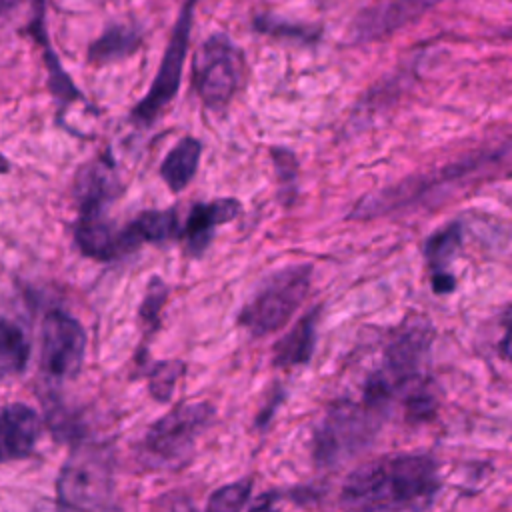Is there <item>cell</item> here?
<instances>
[{
	"mask_svg": "<svg viewBox=\"0 0 512 512\" xmlns=\"http://www.w3.org/2000/svg\"><path fill=\"white\" fill-rule=\"evenodd\" d=\"M438 490L440 474L432 456L394 454L348 474L340 490V504L362 510L428 508Z\"/></svg>",
	"mask_w": 512,
	"mask_h": 512,
	"instance_id": "obj_1",
	"label": "cell"
},
{
	"mask_svg": "<svg viewBox=\"0 0 512 512\" xmlns=\"http://www.w3.org/2000/svg\"><path fill=\"white\" fill-rule=\"evenodd\" d=\"M212 418L214 408L210 402H180L146 430L138 446L142 464L160 470L186 464Z\"/></svg>",
	"mask_w": 512,
	"mask_h": 512,
	"instance_id": "obj_2",
	"label": "cell"
},
{
	"mask_svg": "<svg viewBox=\"0 0 512 512\" xmlns=\"http://www.w3.org/2000/svg\"><path fill=\"white\" fill-rule=\"evenodd\" d=\"M382 414L366 402L336 400L324 412L312 436V452L318 466H338L372 444Z\"/></svg>",
	"mask_w": 512,
	"mask_h": 512,
	"instance_id": "obj_3",
	"label": "cell"
},
{
	"mask_svg": "<svg viewBox=\"0 0 512 512\" xmlns=\"http://www.w3.org/2000/svg\"><path fill=\"white\" fill-rule=\"evenodd\" d=\"M114 492V450L104 444H78L70 450L56 480V502L64 508H108Z\"/></svg>",
	"mask_w": 512,
	"mask_h": 512,
	"instance_id": "obj_4",
	"label": "cell"
},
{
	"mask_svg": "<svg viewBox=\"0 0 512 512\" xmlns=\"http://www.w3.org/2000/svg\"><path fill=\"white\" fill-rule=\"evenodd\" d=\"M310 282L312 264H292L274 272L238 312V326L258 338L280 330L302 306Z\"/></svg>",
	"mask_w": 512,
	"mask_h": 512,
	"instance_id": "obj_5",
	"label": "cell"
},
{
	"mask_svg": "<svg viewBox=\"0 0 512 512\" xmlns=\"http://www.w3.org/2000/svg\"><path fill=\"white\" fill-rule=\"evenodd\" d=\"M242 76V50L226 34L208 36L196 50L192 62V86L208 110L224 112L236 96Z\"/></svg>",
	"mask_w": 512,
	"mask_h": 512,
	"instance_id": "obj_6",
	"label": "cell"
},
{
	"mask_svg": "<svg viewBox=\"0 0 512 512\" xmlns=\"http://www.w3.org/2000/svg\"><path fill=\"white\" fill-rule=\"evenodd\" d=\"M196 2L198 0H186L184 6L180 8V14L174 22L164 56L156 70V76H154L146 96L130 112L132 122H136L140 126H150L164 112V108L174 100V96L180 88V78H182L186 54H188Z\"/></svg>",
	"mask_w": 512,
	"mask_h": 512,
	"instance_id": "obj_7",
	"label": "cell"
},
{
	"mask_svg": "<svg viewBox=\"0 0 512 512\" xmlns=\"http://www.w3.org/2000/svg\"><path fill=\"white\" fill-rule=\"evenodd\" d=\"M86 332L66 310L52 308L42 320L40 370L50 380L74 378L84 362Z\"/></svg>",
	"mask_w": 512,
	"mask_h": 512,
	"instance_id": "obj_8",
	"label": "cell"
},
{
	"mask_svg": "<svg viewBox=\"0 0 512 512\" xmlns=\"http://www.w3.org/2000/svg\"><path fill=\"white\" fill-rule=\"evenodd\" d=\"M122 184L110 156H98L78 168L74 178V200L78 216L106 214L108 204L120 196Z\"/></svg>",
	"mask_w": 512,
	"mask_h": 512,
	"instance_id": "obj_9",
	"label": "cell"
},
{
	"mask_svg": "<svg viewBox=\"0 0 512 512\" xmlns=\"http://www.w3.org/2000/svg\"><path fill=\"white\" fill-rule=\"evenodd\" d=\"M438 0H376L354 20V38L372 42L386 38L420 18Z\"/></svg>",
	"mask_w": 512,
	"mask_h": 512,
	"instance_id": "obj_10",
	"label": "cell"
},
{
	"mask_svg": "<svg viewBox=\"0 0 512 512\" xmlns=\"http://www.w3.org/2000/svg\"><path fill=\"white\" fill-rule=\"evenodd\" d=\"M242 212V204L236 198H216L210 202H198L190 208L182 226L188 254L200 258L210 246L214 232L220 224L234 220Z\"/></svg>",
	"mask_w": 512,
	"mask_h": 512,
	"instance_id": "obj_11",
	"label": "cell"
},
{
	"mask_svg": "<svg viewBox=\"0 0 512 512\" xmlns=\"http://www.w3.org/2000/svg\"><path fill=\"white\" fill-rule=\"evenodd\" d=\"M42 434L36 410L24 402H10L2 408V460L28 458Z\"/></svg>",
	"mask_w": 512,
	"mask_h": 512,
	"instance_id": "obj_12",
	"label": "cell"
},
{
	"mask_svg": "<svg viewBox=\"0 0 512 512\" xmlns=\"http://www.w3.org/2000/svg\"><path fill=\"white\" fill-rule=\"evenodd\" d=\"M462 246V226L450 222L448 226L430 234L424 242V256L430 268L432 290L436 294H448L456 286V278L450 274V264L454 262Z\"/></svg>",
	"mask_w": 512,
	"mask_h": 512,
	"instance_id": "obj_13",
	"label": "cell"
},
{
	"mask_svg": "<svg viewBox=\"0 0 512 512\" xmlns=\"http://www.w3.org/2000/svg\"><path fill=\"white\" fill-rule=\"evenodd\" d=\"M126 254L134 252L140 244L168 242L182 236V226L178 220V208L170 206L166 210H144L128 226L120 230Z\"/></svg>",
	"mask_w": 512,
	"mask_h": 512,
	"instance_id": "obj_14",
	"label": "cell"
},
{
	"mask_svg": "<svg viewBox=\"0 0 512 512\" xmlns=\"http://www.w3.org/2000/svg\"><path fill=\"white\" fill-rule=\"evenodd\" d=\"M74 242L80 252L94 260H114L126 254L120 230H114L106 214L78 216L74 224Z\"/></svg>",
	"mask_w": 512,
	"mask_h": 512,
	"instance_id": "obj_15",
	"label": "cell"
},
{
	"mask_svg": "<svg viewBox=\"0 0 512 512\" xmlns=\"http://www.w3.org/2000/svg\"><path fill=\"white\" fill-rule=\"evenodd\" d=\"M320 308L306 312L282 338L272 346V364L276 368L306 366L316 350V328Z\"/></svg>",
	"mask_w": 512,
	"mask_h": 512,
	"instance_id": "obj_16",
	"label": "cell"
},
{
	"mask_svg": "<svg viewBox=\"0 0 512 512\" xmlns=\"http://www.w3.org/2000/svg\"><path fill=\"white\" fill-rule=\"evenodd\" d=\"M202 154V144L194 136H184L164 156L160 164V176L172 192H182L194 178Z\"/></svg>",
	"mask_w": 512,
	"mask_h": 512,
	"instance_id": "obj_17",
	"label": "cell"
},
{
	"mask_svg": "<svg viewBox=\"0 0 512 512\" xmlns=\"http://www.w3.org/2000/svg\"><path fill=\"white\" fill-rule=\"evenodd\" d=\"M140 46V34L124 24L108 26L88 48V60L94 66L110 64L132 56Z\"/></svg>",
	"mask_w": 512,
	"mask_h": 512,
	"instance_id": "obj_18",
	"label": "cell"
},
{
	"mask_svg": "<svg viewBox=\"0 0 512 512\" xmlns=\"http://www.w3.org/2000/svg\"><path fill=\"white\" fill-rule=\"evenodd\" d=\"M30 360V340L24 330L4 318L0 324V366L2 374H22Z\"/></svg>",
	"mask_w": 512,
	"mask_h": 512,
	"instance_id": "obj_19",
	"label": "cell"
},
{
	"mask_svg": "<svg viewBox=\"0 0 512 512\" xmlns=\"http://www.w3.org/2000/svg\"><path fill=\"white\" fill-rule=\"evenodd\" d=\"M184 362L182 360H162L148 368L146 380H148V394L156 402H168L174 394L176 382L184 374Z\"/></svg>",
	"mask_w": 512,
	"mask_h": 512,
	"instance_id": "obj_20",
	"label": "cell"
},
{
	"mask_svg": "<svg viewBox=\"0 0 512 512\" xmlns=\"http://www.w3.org/2000/svg\"><path fill=\"white\" fill-rule=\"evenodd\" d=\"M168 298V284L160 276H152L146 284L140 308H138V320L142 322L146 334L154 332L160 326V312Z\"/></svg>",
	"mask_w": 512,
	"mask_h": 512,
	"instance_id": "obj_21",
	"label": "cell"
},
{
	"mask_svg": "<svg viewBox=\"0 0 512 512\" xmlns=\"http://www.w3.org/2000/svg\"><path fill=\"white\" fill-rule=\"evenodd\" d=\"M250 492H252V480H236L232 484H226V486L214 490L208 498L206 508L218 510V512L240 510L250 500Z\"/></svg>",
	"mask_w": 512,
	"mask_h": 512,
	"instance_id": "obj_22",
	"label": "cell"
},
{
	"mask_svg": "<svg viewBox=\"0 0 512 512\" xmlns=\"http://www.w3.org/2000/svg\"><path fill=\"white\" fill-rule=\"evenodd\" d=\"M270 154H272L280 194L284 196V204H292V198L296 194V172H298L296 156L290 150L278 148V146L272 148Z\"/></svg>",
	"mask_w": 512,
	"mask_h": 512,
	"instance_id": "obj_23",
	"label": "cell"
},
{
	"mask_svg": "<svg viewBox=\"0 0 512 512\" xmlns=\"http://www.w3.org/2000/svg\"><path fill=\"white\" fill-rule=\"evenodd\" d=\"M254 28H258L264 34H274V36L288 34L292 38H302V40H314L318 36L316 30H308V28H302V26H296V24H288V22H278L272 16H258V18H254Z\"/></svg>",
	"mask_w": 512,
	"mask_h": 512,
	"instance_id": "obj_24",
	"label": "cell"
},
{
	"mask_svg": "<svg viewBox=\"0 0 512 512\" xmlns=\"http://www.w3.org/2000/svg\"><path fill=\"white\" fill-rule=\"evenodd\" d=\"M498 350H500V356L508 362H512V308L506 316V322H504V334L500 338V344H498Z\"/></svg>",
	"mask_w": 512,
	"mask_h": 512,
	"instance_id": "obj_25",
	"label": "cell"
},
{
	"mask_svg": "<svg viewBox=\"0 0 512 512\" xmlns=\"http://www.w3.org/2000/svg\"><path fill=\"white\" fill-rule=\"evenodd\" d=\"M20 0H2V12H4V16L18 4Z\"/></svg>",
	"mask_w": 512,
	"mask_h": 512,
	"instance_id": "obj_26",
	"label": "cell"
}]
</instances>
